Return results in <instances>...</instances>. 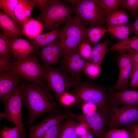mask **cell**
I'll list each match as a JSON object with an SVG mask.
<instances>
[{
  "label": "cell",
  "instance_id": "obj_35",
  "mask_svg": "<svg viewBox=\"0 0 138 138\" xmlns=\"http://www.w3.org/2000/svg\"><path fill=\"white\" fill-rule=\"evenodd\" d=\"M63 120L47 131L39 138H57L65 121Z\"/></svg>",
  "mask_w": 138,
  "mask_h": 138
},
{
  "label": "cell",
  "instance_id": "obj_49",
  "mask_svg": "<svg viewBox=\"0 0 138 138\" xmlns=\"http://www.w3.org/2000/svg\"><path fill=\"white\" fill-rule=\"evenodd\" d=\"M103 138H105V137H103Z\"/></svg>",
  "mask_w": 138,
  "mask_h": 138
},
{
  "label": "cell",
  "instance_id": "obj_37",
  "mask_svg": "<svg viewBox=\"0 0 138 138\" xmlns=\"http://www.w3.org/2000/svg\"><path fill=\"white\" fill-rule=\"evenodd\" d=\"M76 102V98L71 93L68 92L65 93L60 97L58 103L61 105L66 107L70 106L75 104Z\"/></svg>",
  "mask_w": 138,
  "mask_h": 138
},
{
  "label": "cell",
  "instance_id": "obj_17",
  "mask_svg": "<svg viewBox=\"0 0 138 138\" xmlns=\"http://www.w3.org/2000/svg\"><path fill=\"white\" fill-rule=\"evenodd\" d=\"M0 25L3 31L13 38L23 35L22 30L17 24L4 12L0 10Z\"/></svg>",
  "mask_w": 138,
  "mask_h": 138
},
{
  "label": "cell",
  "instance_id": "obj_1",
  "mask_svg": "<svg viewBox=\"0 0 138 138\" xmlns=\"http://www.w3.org/2000/svg\"><path fill=\"white\" fill-rule=\"evenodd\" d=\"M23 102L28 110L27 125H32L39 116L65 112L66 107L59 104L51 95L47 85L25 84L21 85Z\"/></svg>",
  "mask_w": 138,
  "mask_h": 138
},
{
  "label": "cell",
  "instance_id": "obj_14",
  "mask_svg": "<svg viewBox=\"0 0 138 138\" xmlns=\"http://www.w3.org/2000/svg\"><path fill=\"white\" fill-rule=\"evenodd\" d=\"M62 49V42L58 38L50 44L42 47L37 55L44 65H54L58 62Z\"/></svg>",
  "mask_w": 138,
  "mask_h": 138
},
{
  "label": "cell",
  "instance_id": "obj_40",
  "mask_svg": "<svg viewBox=\"0 0 138 138\" xmlns=\"http://www.w3.org/2000/svg\"><path fill=\"white\" fill-rule=\"evenodd\" d=\"M35 0H26L25 13L28 20L30 18L32 11L35 6Z\"/></svg>",
  "mask_w": 138,
  "mask_h": 138
},
{
  "label": "cell",
  "instance_id": "obj_32",
  "mask_svg": "<svg viewBox=\"0 0 138 138\" xmlns=\"http://www.w3.org/2000/svg\"><path fill=\"white\" fill-rule=\"evenodd\" d=\"M92 47L86 38L83 39L77 47V50L80 55L87 61L92 62Z\"/></svg>",
  "mask_w": 138,
  "mask_h": 138
},
{
  "label": "cell",
  "instance_id": "obj_9",
  "mask_svg": "<svg viewBox=\"0 0 138 138\" xmlns=\"http://www.w3.org/2000/svg\"><path fill=\"white\" fill-rule=\"evenodd\" d=\"M22 102L21 85H19L13 93L4 101L5 111L0 113V121L3 118L6 119L26 134L22 118Z\"/></svg>",
  "mask_w": 138,
  "mask_h": 138
},
{
  "label": "cell",
  "instance_id": "obj_7",
  "mask_svg": "<svg viewBox=\"0 0 138 138\" xmlns=\"http://www.w3.org/2000/svg\"><path fill=\"white\" fill-rule=\"evenodd\" d=\"M44 68V79L47 85L55 95L58 103L61 95L68 92L70 88L77 83L73 78L61 67H54L43 65Z\"/></svg>",
  "mask_w": 138,
  "mask_h": 138
},
{
  "label": "cell",
  "instance_id": "obj_43",
  "mask_svg": "<svg viewBox=\"0 0 138 138\" xmlns=\"http://www.w3.org/2000/svg\"><path fill=\"white\" fill-rule=\"evenodd\" d=\"M50 0H35V6L42 13L49 3Z\"/></svg>",
  "mask_w": 138,
  "mask_h": 138
},
{
  "label": "cell",
  "instance_id": "obj_30",
  "mask_svg": "<svg viewBox=\"0 0 138 138\" xmlns=\"http://www.w3.org/2000/svg\"><path fill=\"white\" fill-rule=\"evenodd\" d=\"M103 14L105 18L108 15L119 9L123 0H101Z\"/></svg>",
  "mask_w": 138,
  "mask_h": 138
},
{
  "label": "cell",
  "instance_id": "obj_18",
  "mask_svg": "<svg viewBox=\"0 0 138 138\" xmlns=\"http://www.w3.org/2000/svg\"><path fill=\"white\" fill-rule=\"evenodd\" d=\"M130 50L138 51V35L120 40L112 45L110 49L117 51L120 54H126Z\"/></svg>",
  "mask_w": 138,
  "mask_h": 138
},
{
  "label": "cell",
  "instance_id": "obj_29",
  "mask_svg": "<svg viewBox=\"0 0 138 138\" xmlns=\"http://www.w3.org/2000/svg\"><path fill=\"white\" fill-rule=\"evenodd\" d=\"M0 138H28L18 127L10 128L5 125L0 132Z\"/></svg>",
  "mask_w": 138,
  "mask_h": 138
},
{
  "label": "cell",
  "instance_id": "obj_47",
  "mask_svg": "<svg viewBox=\"0 0 138 138\" xmlns=\"http://www.w3.org/2000/svg\"><path fill=\"white\" fill-rule=\"evenodd\" d=\"M133 31L135 34L138 35V18H137L133 23Z\"/></svg>",
  "mask_w": 138,
  "mask_h": 138
},
{
  "label": "cell",
  "instance_id": "obj_45",
  "mask_svg": "<svg viewBox=\"0 0 138 138\" xmlns=\"http://www.w3.org/2000/svg\"><path fill=\"white\" fill-rule=\"evenodd\" d=\"M129 86L134 88H138V68L132 74Z\"/></svg>",
  "mask_w": 138,
  "mask_h": 138
},
{
  "label": "cell",
  "instance_id": "obj_42",
  "mask_svg": "<svg viewBox=\"0 0 138 138\" xmlns=\"http://www.w3.org/2000/svg\"><path fill=\"white\" fill-rule=\"evenodd\" d=\"M96 106L95 105L90 103H86L81 107L83 114H87L96 111Z\"/></svg>",
  "mask_w": 138,
  "mask_h": 138
},
{
  "label": "cell",
  "instance_id": "obj_27",
  "mask_svg": "<svg viewBox=\"0 0 138 138\" xmlns=\"http://www.w3.org/2000/svg\"><path fill=\"white\" fill-rule=\"evenodd\" d=\"M107 29L104 27H90L86 38L92 47L94 48L102 37L107 32Z\"/></svg>",
  "mask_w": 138,
  "mask_h": 138
},
{
  "label": "cell",
  "instance_id": "obj_33",
  "mask_svg": "<svg viewBox=\"0 0 138 138\" xmlns=\"http://www.w3.org/2000/svg\"><path fill=\"white\" fill-rule=\"evenodd\" d=\"M101 72V66L93 62L88 61L82 70V72L91 79L98 77L100 75Z\"/></svg>",
  "mask_w": 138,
  "mask_h": 138
},
{
  "label": "cell",
  "instance_id": "obj_48",
  "mask_svg": "<svg viewBox=\"0 0 138 138\" xmlns=\"http://www.w3.org/2000/svg\"><path fill=\"white\" fill-rule=\"evenodd\" d=\"M94 136L89 130L85 135L79 137V138H95Z\"/></svg>",
  "mask_w": 138,
  "mask_h": 138
},
{
  "label": "cell",
  "instance_id": "obj_11",
  "mask_svg": "<svg viewBox=\"0 0 138 138\" xmlns=\"http://www.w3.org/2000/svg\"><path fill=\"white\" fill-rule=\"evenodd\" d=\"M87 61L79 54L77 48L72 53L62 55L61 67L76 81L79 82L83 69Z\"/></svg>",
  "mask_w": 138,
  "mask_h": 138
},
{
  "label": "cell",
  "instance_id": "obj_46",
  "mask_svg": "<svg viewBox=\"0 0 138 138\" xmlns=\"http://www.w3.org/2000/svg\"><path fill=\"white\" fill-rule=\"evenodd\" d=\"M126 127L131 133L132 138H138V123Z\"/></svg>",
  "mask_w": 138,
  "mask_h": 138
},
{
  "label": "cell",
  "instance_id": "obj_12",
  "mask_svg": "<svg viewBox=\"0 0 138 138\" xmlns=\"http://www.w3.org/2000/svg\"><path fill=\"white\" fill-rule=\"evenodd\" d=\"M106 102L108 106L138 107V90L110 91Z\"/></svg>",
  "mask_w": 138,
  "mask_h": 138
},
{
  "label": "cell",
  "instance_id": "obj_4",
  "mask_svg": "<svg viewBox=\"0 0 138 138\" xmlns=\"http://www.w3.org/2000/svg\"><path fill=\"white\" fill-rule=\"evenodd\" d=\"M81 22L90 27H104L105 19L101 0H66Z\"/></svg>",
  "mask_w": 138,
  "mask_h": 138
},
{
  "label": "cell",
  "instance_id": "obj_41",
  "mask_svg": "<svg viewBox=\"0 0 138 138\" xmlns=\"http://www.w3.org/2000/svg\"><path fill=\"white\" fill-rule=\"evenodd\" d=\"M129 52L131 56L132 60V68L131 75L132 73L138 68V51L130 50Z\"/></svg>",
  "mask_w": 138,
  "mask_h": 138
},
{
  "label": "cell",
  "instance_id": "obj_19",
  "mask_svg": "<svg viewBox=\"0 0 138 138\" xmlns=\"http://www.w3.org/2000/svg\"><path fill=\"white\" fill-rule=\"evenodd\" d=\"M132 64L119 71V77L116 84L108 87L110 91H124L129 89V82L131 78Z\"/></svg>",
  "mask_w": 138,
  "mask_h": 138
},
{
  "label": "cell",
  "instance_id": "obj_36",
  "mask_svg": "<svg viewBox=\"0 0 138 138\" xmlns=\"http://www.w3.org/2000/svg\"><path fill=\"white\" fill-rule=\"evenodd\" d=\"M120 8L133 14L138 12V0H123L119 9Z\"/></svg>",
  "mask_w": 138,
  "mask_h": 138
},
{
  "label": "cell",
  "instance_id": "obj_20",
  "mask_svg": "<svg viewBox=\"0 0 138 138\" xmlns=\"http://www.w3.org/2000/svg\"><path fill=\"white\" fill-rule=\"evenodd\" d=\"M43 29L40 22L30 18L24 25L22 31L23 35L32 39L41 34Z\"/></svg>",
  "mask_w": 138,
  "mask_h": 138
},
{
  "label": "cell",
  "instance_id": "obj_23",
  "mask_svg": "<svg viewBox=\"0 0 138 138\" xmlns=\"http://www.w3.org/2000/svg\"><path fill=\"white\" fill-rule=\"evenodd\" d=\"M79 124L72 118L69 116L57 138H78L76 128Z\"/></svg>",
  "mask_w": 138,
  "mask_h": 138
},
{
  "label": "cell",
  "instance_id": "obj_34",
  "mask_svg": "<svg viewBox=\"0 0 138 138\" xmlns=\"http://www.w3.org/2000/svg\"><path fill=\"white\" fill-rule=\"evenodd\" d=\"M105 138H132L131 133L127 130L111 129L106 132L104 135Z\"/></svg>",
  "mask_w": 138,
  "mask_h": 138
},
{
  "label": "cell",
  "instance_id": "obj_21",
  "mask_svg": "<svg viewBox=\"0 0 138 138\" xmlns=\"http://www.w3.org/2000/svg\"><path fill=\"white\" fill-rule=\"evenodd\" d=\"M109 40L108 38L96 44L92 50V62L101 66L102 61L107 53L110 50L109 48Z\"/></svg>",
  "mask_w": 138,
  "mask_h": 138
},
{
  "label": "cell",
  "instance_id": "obj_5",
  "mask_svg": "<svg viewBox=\"0 0 138 138\" xmlns=\"http://www.w3.org/2000/svg\"><path fill=\"white\" fill-rule=\"evenodd\" d=\"M74 13L71 6L63 1L50 0L44 10L38 16L39 21L47 31L57 29L59 26L63 24Z\"/></svg>",
  "mask_w": 138,
  "mask_h": 138
},
{
  "label": "cell",
  "instance_id": "obj_6",
  "mask_svg": "<svg viewBox=\"0 0 138 138\" xmlns=\"http://www.w3.org/2000/svg\"><path fill=\"white\" fill-rule=\"evenodd\" d=\"M9 70L33 84L45 85L44 67L40 63L37 55L34 53L23 59L13 62Z\"/></svg>",
  "mask_w": 138,
  "mask_h": 138
},
{
  "label": "cell",
  "instance_id": "obj_26",
  "mask_svg": "<svg viewBox=\"0 0 138 138\" xmlns=\"http://www.w3.org/2000/svg\"><path fill=\"white\" fill-rule=\"evenodd\" d=\"M15 38L3 31L0 34V57L10 58L13 56L12 47Z\"/></svg>",
  "mask_w": 138,
  "mask_h": 138
},
{
  "label": "cell",
  "instance_id": "obj_28",
  "mask_svg": "<svg viewBox=\"0 0 138 138\" xmlns=\"http://www.w3.org/2000/svg\"><path fill=\"white\" fill-rule=\"evenodd\" d=\"M19 1V0H0V9L17 24L15 12Z\"/></svg>",
  "mask_w": 138,
  "mask_h": 138
},
{
  "label": "cell",
  "instance_id": "obj_31",
  "mask_svg": "<svg viewBox=\"0 0 138 138\" xmlns=\"http://www.w3.org/2000/svg\"><path fill=\"white\" fill-rule=\"evenodd\" d=\"M26 0H19L15 12L17 24L21 28L28 20L26 16L25 9Z\"/></svg>",
  "mask_w": 138,
  "mask_h": 138
},
{
  "label": "cell",
  "instance_id": "obj_8",
  "mask_svg": "<svg viewBox=\"0 0 138 138\" xmlns=\"http://www.w3.org/2000/svg\"><path fill=\"white\" fill-rule=\"evenodd\" d=\"M106 132L138 123V107L108 106Z\"/></svg>",
  "mask_w": 138,
  "mask_h": 138
},
{
  "label": "cell",
  "instance_id": "obj_10",
  "mask_svg": "<svg viewBox=\"0 0 138 138\" xmlns=\"http://www.w3.org/2000/svg\"><path fill=\"white\" fill-rule=\"evenodd\" d=\"M69 116L76 121L86 125L97 138H103L106 132L107 114L101 110L87 114H76L71 112L68 109Z\"/></svg>",
  "mask_w": 138,
  "mask_h": 138
},
{
  "label": "cell",
  "instance_id": "obj_39",
  "mask_svg": "<svg viewBox=\"0 0 138 138\" xmlns=\"http://www.w3.org/2000/svg\"><path fill=\"white\" fill-rule=\"evenodd\" d=\"M13 62L10 58L0 57V72L9 70Z\"/></svg>",
  "mask_w": 138,
  "mask_h": 138
},
{
  "label": "cell",
  "instance_id": "obj_38",
  "mask_svg": "<svg viewBox=\"0 0 138 138\" xmlns=\"http://www.w3.org/2000/svg\"><path fill=\"white\" fill-rule=\"evenodd\" d=\"M117 63L119 71L132 64V58L130 53L121 54L117 58Z\"/></svg>",
  "mask_w": 138,
  "mask_h": 138
},
{
  "label": "cell",
  "instance_id": "obj_22",
  "mask_svg": "<svg viewBox=\"0 0 138 138\" xmlns=\"http://www.w3.org/2000/svg\"><path fill=\"white\" fill-rule=\"evenodd\" d=\"M58 29L43 34H41L30 41L38 49L42 47L49 44L58 38Z\"/></svg>",
  "mask_w": 138,
  "mask_h": 138
},
{
  "label": "cell",
  "instance_id": "obj_15",
  "mask_svg": "<svg viewBox=\"0 0 138 138\" xmlns=\"http://www.w3.org/2000/svg\"><path fill=\"white\" fill-rule=\"evenodd\" d=\"M21 78L10 70L0 72V99L3 101L14 92Z\"/></svg>",
  "mask_w": 138,
  "mask_h": 138
},
{
  "label": "cell",
  "instance_id": "obj_2",
  "mask_svg": "<svg viewBox=\"0 0 138 138\" xmlns=\"http://www.w3.org/2000/svg\"><path fill=\"white\" fill-rule=\"evenodd\" d=\"M108 87H102L89 82H77L71 93L75 97V106L81 108L86 103L95 105L101 110L107 113L108 106L106 104L107 94Z\"/></svg>",
  "mask_w": 138,
  "mask_h": 138
},
{
  "label": "cell",
  "instance_id": "obj_3",
  "mask_svg": "<svg viewBox=\"0 0 138 138\" xmlns=\"http://www.w3.org/2000/svg\"><path fill=\"white\" fill-rule=\"evenodd\" d=\"M76 15L74 17H69L63 27L58 29V38L63 44L62 55L72 53L80 41L86 38L89 28Z\"/></svg>",
  "mask_w": 138,
  "mask_h": 138
},
{
  "label": "cell",
  "instance_id": "obj_16",
  "mask_svg": "<svg viewBox=\"0 0 138 138\" xmlns=\"http://www.w3.org/2000/svg\"><path fill=\"white\" fill-rule=\"evenodd\" d=\"M12 47L13 56L18 60L33 54L36 49L30 41L18 38L14 39Z\"/></svg>",
  "mask_w": 138,
  "mask_h": 138
},
{
  "label": "cell",
  "instance_id": "obj_13",
  "mask_svg": "<svg viewBox=\"0 0 138 138\" xmlns=\"http://www.w3.org/2000/svg\"><path fill=\"white\" fill-rule=\"evenodd\" d=\"M66 109L65 112L51 114L42 119L36 125L29 126L28 138H39L51 128L69 117Z\"/></svg>",
  "mask_w": 138,
  "mask_h": 138
},
{
  "label": "cell",
  "instance_id": "obj_24",
  "mask_svg": "<svg viewBox=\"0 0 138 138\" xmlns=\"http://www.w3.org/2000/svg\"><path fill=\"white\" fill-rule=\"evenodd\" d=\"M106 25H125L129 22V16L125 10L119 9L105 19Z\"/></svg>",
  "mask_w": 138,
  "mask_h": 138
},
{
  "label": "cell",
  "instance_id": "obj_25",
  "mask_svg": "<svg viewBox=\"0 0 138 138\" xmlns=\"http://www.w3.org/2000/svg\"><path fill=\"white\" fill-rule=\"evenodd\" d=\"M107 29L111 34L112 38H117L122 40L129 37L133 31V28L126 25H106Z\"/></svg>",
  "mask_w": 138,
  "mask_h": 138
},
{
  "label": "cell",
  "instance_id": "obj_44",
  "mask_svg": "<svg viewBox=\"0 0 138 138\" xmlns=\"http://www.w3.org/2000/svg\"><path fill=\"white\" fill-rule=\"evenodd\" d=\"M89 131L88 128L84 124L79 123L76 128V131L78 137L85 135Z\"/></svg>",
  "mask_w": 138,
  "mask_h": 138
}]
</instances>
